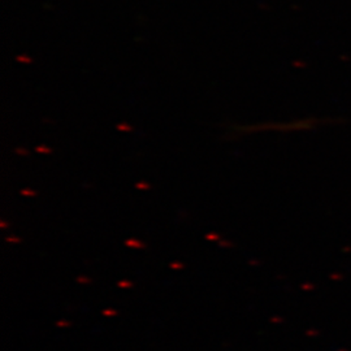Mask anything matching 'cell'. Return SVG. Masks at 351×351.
I'll list each match as a JSON object with an SVG mask.
<instances>
[]
</instances>
